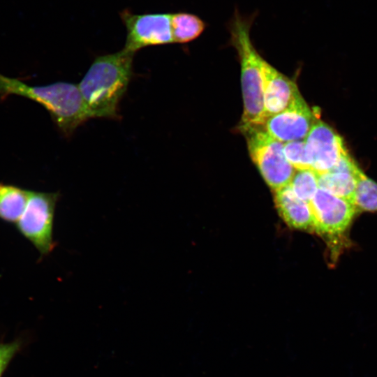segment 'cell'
Listing matches in <instances>:
<instances>
[{"instance_id": "cell-17", "label": "cell", "mask_w": 377, "mask_h": 377, "mask_svg": "<svg viewBox=\"0 0 377 377\" xmlns=\"http://www.w3.org/2000/svg\"><path fill=\"white\" fill-rule=\"evenodd\" d=\"M283 151L287 160L296 170L311 168V163L304 140L286 142Z\"/></svg>"}, {"instance_id": "cell-5", "label": "cell", "mask_w": 377, "mask_h": 377, "mask_svg": "<svg viewBox=\"0 0 377 377\" xmlns=\"http://www.w3.org/2000/svg\"><path fill=\"white\" fill-rule=\"evenodd\" d=\"M59 193L31 191L29 201L16 223L17 231L38 251L43 258L54 250L53 225Z\"/></svg>"}, {"instance_id": "cell-7", "label": "cell", "mask_w": 377, "mask_h": 377, "mask_svg": "<svg viewBox=\"0 0 377 377\" xmlns=\"http://www.w3.org/2000/svg\"><path fill=\"white\" fill-rule=\"evenodd\" d=\"M309 204L316 232L333 242H337L346 232L357 212L352 202L320 188Z\"/></svg>"}, {"instance_id": "cell-2", "label": "cell", "mask_w": 377, "mask_h": 377, "mask_svg": "<svg viewBox=\"0 0 377 377\" xmlns=\"http://www.w3.org/2000/svg\"><path fill=\"white\" fill-rule=\"evenodd\" d=\"M257 13L242 15L237 8L228 22L230 43L236 50L241 65L244 112L239 126L263 123V63L250 37Z\"/></svg>"}, {"instance_id": "cell-4", "label": "cell", "mask_w": 377, "mask_h": 377, "mask_svg": "<svg viewBox=\"0 0 377 377\" xmlns=\"http://www.w3.org/2000/svg\"><path fill=\"white\" fill-rule=\"evenodd\" d=\"M246 138L251 160L275 191L290 184L295 168L286 158L283 143L269 135L260 124L238 126Z\"/></svg>"}, {"instance_id": "cell-6", "label": "cell", "mask_w": 377, "mask_h": 377, "mask_svg": "<svg viewBox=\"0 0 377 377\" xmlns=\"http://www.w3.org/2000/svg\"><path fill=\"white\" fill-rule=\"evenodd\" d=\"M126 29L124 49L135 53L152 45L174 43L171 29V13L135 14L130 9L119 13Z\"/></svg>"}, {"instance_id": "cell-12", "label": "cell", "mask_w": 377, "mask_h": 377, "mask_svg": "<svg viewBox=\"0 0 377 377\" xmlns=\"http://www.w3.org/2000/svg\"><path fill=\"white\" fill-rule=\"evenodd\" d=\"M30 192L16 185L0 182V220L16 224L24 212Z\"/></svg>"}, {"instance_id": "cell-1", "label": "cell", "mask_w": 377, "mask_h": 377, "mask_svg": "<svg viewBox=\"0 0 377 377\" xmlns=\"http://www.w3.org/2000/svg\"><path fill=\"white\" fill-rule=\"evenodd\" d=\"M134 53L97 57L77 84L89 118H115L132 77Z\"/></svg>"}, {"instance_id": "cell-10", "label": "cell", "mask_w": 377, "mask_h": 377, "mask_svg": "<svg viewBox=\"0 0 377 377\" xmlns=\"http://www.w3.org/2000/svg\"><path fill=\"white\" fill-rule=\"evenodd\" d=\"M263 80L264 122L268 117L290 108L302 96L295 81L265 60L263 63Z\"/></svg>"}, {"instance_id": "cell-16", "label": "cell", "mask_w": 377, "mask_h": 377, "mask_svg": "<svg viewBox=\"0 0 377 377\" xmlns=\"http://www.w3.org/2000/svg\"><path fill=\"white\" fill-rule=\"evenodd\" d=\"M290 186L299 198L310 203L319 188L318 174L311 168L296 170Z\"/></svg>"}, {"instance_id": "cell-9", "label": "cell", "mask_w": 377, "mask_h": 377, "mask_svg": "<svg viewBox=\"0 0 377 377\" xmlns=\"http://www.w3.org/2000/svg\"><path fill=\"white\" fill-rule=\"evenodd\" d=\"M311 168L318 174L332 170L347 153L343 139L328 125L318 121L305 138Z\"/></svg>"}, {"instance_id": "cell-15", "label": "cell", "mask_w": 377, "mask_h": 377, "mask_svg": "<svg viewBox=\"0 0 377 377\" xmlns=\"http://www.w3.org/2000/svg\"><path fill=\"white\" fill-rule=\"evenodd\" d=\"M357 185L353 205L357 212H377V183L360 169L357 172Z\"/></svg>"}, {"instance_id": "cell-8", "label": "cell", "mask_w": 377, "mask_h": 377, "mask_svg": "<svg viewBox=\"0 0 377 377\" xmlns=\"http://www.w3.org/2000/svg\"><path fill=\"white\" fill-rule=\"evenodd\" d=\"M318 116L302 96L290 108L268 117L260 125L269 135L281 142L302 140L318 121Z\"/></svg>"}, {"instance_id": "cell-13", "label": "cell", "mask_w": 377, "mask_h": 377, "mask_svg": "<svg viewBox=\"0 0 377 377\" xmlns=\"http://www.w3.org/2000/svg\"><path fill=\"white\" fill-rule=\"evenodd\" d=\"M359 169L355 172L330 171L318 174V186L353 204L357 185L356 175Z\"/></svg>"}, {"instance_id": "cell-11", "label": "cell", "mask_w": 377, "mask_h": 377, "mask_svg": "<svg viewBox=\"0 0 377 377\" xmlns=\"http://www.w3.org/2000/svg\"><path fill=\"white\" fill-rule=\"evenodd\" d=\"M275 203L282 219L289 226L316 232L310 204L299 198L290 184L275 191Z\"/></svg>"}, {"instance_id": "cell-18", "label": "cell", "mask_w": 377, "mask_h": 377, "mask_svg": "<svg viewBox=\"0 0 377 377\" xmlns=\"http://www.w3.org/2000/svg\"><path fill=\"white\" fill-rule=\"evenodd\" d=\"M22 345L20 339L8 343H0V377H2L8 364L19 352Z\"/></svg>"}, {"instance_id": "cell-14", "label": "cell", "mask_w": 377, "mask_h": 377, "mask_svg": "<svg viewBox=\"0 0 377 377\" xmlns=\"http://www.w3.org/2000/svg\"><path fill=\"white\" fill-rule=\"evenodd\" d=\"M206 27V22L195 14L187 12L171 13L174 43H186L194 40L203 33Z\"/></svg>"}, {"instance_id": "cell-3", "label": "cell", "mask_w": 377, "mask_h": 377, "mask_svg": "<svg viewBox=\"0 0 377 377\" xmlns=\"http://www.w3.org/2000/svg\"><path fill=\"white\" fill-rule=\"evenodd\" d=\"M10 95L31 99L45 108L58 128L71 135L89 119L78 85L57 82L44 86H31L0 73V98Z\"/></svg>"}]
</instances>
